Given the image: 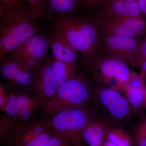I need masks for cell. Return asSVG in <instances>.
Listing matches in <instances>:
<instances>
[{"instance_id":"1","label":"cell","mask_w":146,"mask_h":146,"mask_svg":"<svg viewBox=\"0 0 146 146\" xmlns=\"http://www.w3.org/2000/svg\"><path fill=\"white\" fill-rule=\"evenodd\" d=\"M52 31L63 37L80 54L88 70L101 53L102 34L94 16L72 14L52 18Z\"/></svg>"},{"instance_id":"2","label":"cell","mask_w":146,"mask_h":146,"mask_svg":"<svg viewBox=\"0 0 146 146\" xmlns=\"http://www.w3.org/2000/svg\"><path fill=\"white\" fill-rule=\"evenodd\" d=\"M38 18L29 5L13 7L0 5V59L40 33Z\"/></svg>"},{"instance_id":"3","label":"cell","mask_w":146,"mask_h":146,"mask_svg":"<svg viewBox=\"0 0 146 146\" xmlns=\"http://www.w3.org/2000/svg\"><path fill=\"white\" fill-rule=\"evenodd\" d=\"M95 97V87L85 76L76 74L58 87L52 99L42 104L40 110L43 117L70 108L90 104Z\"/></svg>"},{"instance_id":"4","label":"cell","mask_w":146,"mask_h":146,"mask_svg":"<svg viewBox=\"0 0 146 146\" xmlns=\"http://www.w3.org/2000/svg\"><path fill=\"white\" fill-rule=\"evenodd\" d=\"M94 117V110L89 104L62 110L40 120L50 130L69 139L73 146H83L82 130Z\"/></svg>"},{"instance_id":"5","label":"cell","mask_w":146,"mask_h":146,"mask_svg":"<svg viewBox=\"0 0 146 146\" xmlns=\"http://www.w3.org/2000/svg\"><path fill=\"white\" fill-rule=\"evenodd\" d=\"M95 78L108 88L120 91L130 77L128 64L114 56L102 53L88 68Z\"/></svg>"},{"instance_id":"6","label":"cell","mask_w":146,"mask_h":146,"mask_svg":"<svg viewBox=\"0 0 146 146\" xmlns=\"http://www.w3.org/2000/svg\"><path fill=\"white\" fill-rule=\"evenodd\" d=\"M36 72L10 55L1 60V77L13 93L32 92Z\"/></svg>"},{"instance_id":"7","label":"cell","mask_w":146,"mask_h":146,"mask_svg":"<svg viewBox=\"0 0 146 146\" xmlns=\"http://www.w3.org/2000/svg\"><path fill=\"white\" fill-rule=\"evenodd\" d=\"M49 47V35L40 33L28 39L9 55L37 71L46 59Z\"/></svg>"},{"instance_id":"8","label":"cell","mask_w":146,"mask_h":146,"mask_svg":"<svg viewBox=\"0 0 146 146\" xmlns=\"http://www.w3.org/2000/svg\"><path fill=\"white\" fill-rule=\"evenodd\" d=\"M102 34L142 38L146 35V20L133 18L94 16Z\"/></svg>"},{"instance_id":"9","label":"cell","mask_w":146,"mask_h":146,"mask_svg":"<svg viewBox=\"0 0 146 146\" xmlns=\"http://www.w3.org/2000/svg\"><path fill=\"white\" fill-rule=\"evenodd\" d=\"M142 38L102 34V53L117 58L131 66H136V52Z\"/></svg>"},{"instance_id":"10","label":"cell","mask_w":146,"mask_h":146,"mask_svg":"<svg viewBox=\"0 0 146 146\" xmlns=\"http://www.w3.org/2000/svg\"><path fill=\"white\" fill-rule=\"evenodd\" d=\"M42 106L33 94L13 93L6 106L5 112L18 125L29 121Z\"/></svg>"},{"instance_id":"11","label":"cell","mask_w":146,"mask_h":146,"mask_svg":"<svg viewBox=\"0 0 146 146\" xmlns=\"http://www.w3.org/2000/svg\"><path fill=\"white\" fill-rule=\"evenodd\" d=\"M95 96L115 120H125L129 117L133 111L127 99L117 90L99 86L95 88Z\"/></svg>"},{"instance_id":"12","label":"cell","mask_w":146,"mask_h":146,"mask_svg":"<svg viewBox=\"0 0 146 146\" xmlns=\"http://www.w3.org/2000/svg\"><path fill=\"white\" fill-rule=\"evenodd\" d=\"M58 87L50 58H47L36 72L33 94L43 104L54 96Z\"/></svg>"},{"instance_id":"13","label":"cell","mask_w":146,"mask_h":146,"mask_svg":"<svg viewBox=\"0 0 146 146\" xmlns=\"http://www.w3.org/2000/svg\"><path fill=\"white\" fill-rule=\"evenodd\" d=\"M96 15L110 18H133L146 20L137 1L123 0H106L98 7Z\"/></svg>"},{"instance_id":"14","label":"cell","mask_w":146,"mask_h":146,"mask_svg":"<svg viewBox=\"0 0 146 146\" xmlns=\"http://www.w3.org/2000/svg\"><path fill=\"white\" fill-rule=\"evenodd\" d=\"M109 127L103 120L94 117L82 130V138L88 146H101L106 139Z\"/></svg>"},{"instance_id":"15","label":"cell","mask_w":146,"mask_h":146,"mask_svg":"<svg viewBox=\"0 0 146 146\" xmlns=\"http://www.w3.org/2000/svg\"><path fill=\"white\" fill-rule=\"evenodd\" d=\"M49 131L41 120L18 125L14 133V146H23L39 134Z\"/></svg>"},{"instance_id":"16","label":"cell","mask_w":146,"mask_h":146,"mask_svg":"<svg viewBox=\"0 0 146 146\" xmlns=\"http://www.w3.org/2000/svg\"><path fill=\"white\" fill-rule=\"evenodd\" d=\"M49 35L50 46L55 59L70 63H76L78 52L63 37L52 31Z\"/></svg>"},{"instance_id":"17","label":"cell","mask_w":146,"mask_h":146,"mask_svg":"<svg viewBox=\"0 0 146 146\" xmlns=\"http://www.w3.org/2000/svg\"><path fill=\"white\" fill-rule=\"evenodd\" d=\"M53 72L58 86L62 85L76 74V63H66L50 58Z\"/></svg>"},{"instance_id":"18","label":"cell","mask_w":146,"mask_h":146,"mask_svg":"<svg viewBox=\"0 0 146 146\" xmlns=\"http://www.w3.org/2000/svg\"><path fill=\"white\" fill-rule=\"evenodd\" d=\"M46 10L56 16L74 14L81 0H45Z\"/></svg>"},{"instance_id":"19","label":"cell","mask_w":146,"mask_h":146,"mask_svg":"<svg viewBox=\"0 0 146 146\" xmlns=\"http://www.w3.org/2000/svg\"><path fill=\"white\" fill-rule=\"evenodd\" d=\"M16 125L12 118L0 114V142L3 146H14L13 138Z\"/></svg>"},{"instance_id":"20","label":"cell","mask_w":146,"mask_h":146,"mask_svg":"<svg viewBox=\"0 0 146 146\" xmlns=\"http://www.w3.org/2000/svg\"><path fill=\"white\" fill-rule=\"evenodd\" d=\"M145 88L123 86L120 90L125 94L133 112H140L144 108Z\"/></svg>"},{"instance_id":"21","label":"cell","mask_w":146,"mask_h":146,"mask_svg":"<svg viewBox=\"0 0 146 146\" xmlns=\"http://www.w3.org/2000/svg\"><path fill=\"white\" fill-rule=\"evenodd\" d=\"M106 139L117 146H133L132 136L127 131L118 127H109Z\"/></svg>"},{"instance_id":"22","label":"cell","mask_w":146,"mask_h":146,"mask_svg":"<svg viewBox=\"0 0 146 146\" xmlns=\"http://www.w3.org/2000/svg\"><path fill=\"white\" fill-rule=\"evenodd\" d=\"M133 146H146V116L141 117L133 130Z\"/></svg>"},{"instance_id":"23","label":"cell","mask_w":146,"mask_h":146,"mask_svg":"<svg viewBox=\"0 0 146 146\" xmlns=\"http://www.w3.org/2000/svg\"><path fill=\"white\" fill-rule=\"evenodd\" d=\"M28 3L29 6L36 17L39 18H42L44 15L46 10L45 0H23Z\"/></svg>"},{"instance_id":"24","label":"cell","mask_w":146,"mask_h":146,"mask_svg":"<svg viewBox=\"0 0 146 146\" xmlns=\"http://www.w3.org/2000/svg\"><path fill=\"white\" fill-rule=\"evenodd\" d=\"M56 134V133L51 130L44 132L23 146H44Z\"/></svg>"},{"instance_id":"25","label":"cell","mask_w":146,"mask_h":146,"mask_svg":"<svg viewBox=\"0 0 146 146\" xmlns=\"http://www.w3.org/2000/svg\"><path fill=\"white\" fill-rule=\"evenodd\" d=\"M11 91L6 84L0 83V110L2 112H5L6 106L13 95V92Z\"/></svg>"},{"instance_id":"26","label":"cell","mask_w":146,"mask_h":146,"mask_svg":"<svg viewBox=\"0 0 146 146\" xmlns=\"http://www.w3.org/2000/svg\"><path fill=\"white\" fill-rule=\"evenodd\" d=\"M68 138L60 135H55L44 146H73Z\"/></svg>"},{"instance_id":"27","label":"cell","mask_w":146,"mask_h":146,"mask_svg":"<svg viewBox=\"0 0 146 146\" xmlns=\"http://www.w3.org/2000/svg\"><path fill=\"white\" fill-rule=\"evenodd\" d=\"M136 58L137 63L141 61H146V35L141 39L138 45Z\"/></svg>"},{"instance_id":"28","label":"cell","mask_w":146,"mask_h":146,"mask_svg":"<svg viewBox=\"0 0 146 146\" xmlns=\"http://www.w3.org/2000/svg\"><path fill=\"white\" fill-rule=\"evenodd\" d=\"M0 1L1 5L9 7L16 6L25 3L23 0H0Z\"/></svg>"},{"instance_id":"29","label":"cell","mask_w":146,"mask_h":146,"mask_svg":"<svg viewBox=\"0 0 146 146\" xmlns=\"http://www.w3.org/2000/svg\"><path fill=\"white\" fill-rule=\"evenodd\" d=\"M106 0H81L86 6L89 7H98L102 3Z\"/></svg>"},{"instance_id":"30","label":"cell","mask_w":146,"mask_h":146,"mask_svg":"<svg viewBox=\"0 0 146 146\" xmlns=\"http://www.w3.org/2000/svg\"><path fill=\"white\" fill-rule=\"evenodd\" d=\"M137 2L141 12L146 18V0H138Z\"/></svg>"},{"instance_id":"31","label":"cell","mask_w":146,"mask_h":146,"mask_svg":"<svg viewBox=\"0 0 146 146\" xmlns=\"http://www.w3.org/2000/svg\"><path fill=\"white\" fill-rule=\"evenodd\" d=\"M136 67L141 71V73L145 76L146 77V61H141L137 63Z\"/></svg>"},{"instance_id":"32","label":"cell","mask_w":146,"mask_h":146,"mask_svg":"<svg viewBox=\"0 0 146 146\" xmlns=\"http://www.w3.org/2000/svg\"><path fill=\"white\" fill-rule=\"evenodd\" d=\"M101 146H117L112 142L107 140V139L102 144Z\"/></svg>"},{"instance_id":"33","label":"cell","mask_w":146,"mask_h":146,"mask_svg":"<svg viewBox=\"0 0 146 146\" xmlns=\"http://www.w3.org/2000/svg\"><path fill=\"white\" fill-rule=\"evenodd\" d=\"M144 108H146V85L144 91Z\"/></svg>"},{"instance_id":"34","label":"cell","mask_w":146,"mask_h":146,"mask_svg":"<svg viewBox=\"0 0 146 146\" xmlns=\"http://www.w3.org/2000/svg\"><path fill=\"white\" fill-rule=\"evenodd\" d=\"M125 1L128 2H133L137 1L138 0H123Z\"/></svg>"},{"instance_id":"35","label":"cell","mask_w":146,"mask_h":146,"mask_svg":"<svg viewBox=\"0 0 146 146\" xmlns=\"http://www.w3.org/2000/svg\"></svg>"}]
</instances>
